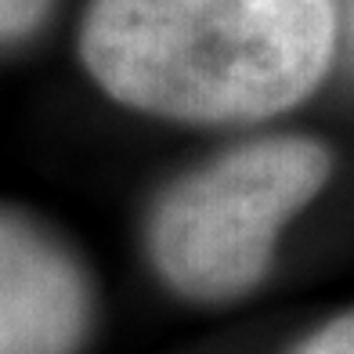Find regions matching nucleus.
<instances>
[{
  "instance_id": "5",
  "label": "nucleus",
  "mask_w": 354,
  "mask_h": 354,
  "mask_svg": "<svg viewBox=\"0 0 354 354\" xmlns=\"http://www.w3.org/2000/svg\"><path fill=\"white\" fill-rule=\"evenodd\" d=\"M289 354H354V308L318 326Z\"/></svg>"
},
{
  "instance_id": "3",
  "label": "nucleus",
  "mask_w": 354,
  "mask_h": 354,
  "mask_svg": "<svg viewBox=\"0 0 354 354\" xmlns=\"http://www.w3.org/2000/svg\"><path fill=\"white\" fill-rule=\"evenodd\" d=\"M87 329L91 289L73 253L0 210V354H76Z\"/></svg>"
},
{
  "instance_id": "4",
  "label": "nucleus",
  "mask_w": 354,
  "mask_h": 354,
  "mask_svg": "<svg viewBox=\"0 0 354 354\" xmlns=\"http://www.w3.org/2000/svg\"><path fill=\"white\" fill-rule=\"evenodd\" d=\"M55 0H0V47L33 37Z\"/></svg>"
},
{
  "instance_id": "1",
  "label": "nucleus",
  "mask_w": 354,
  "mask_h": 354,
  "mask_svg": "<svg viewBox=\"0 0 354 354\" xmlns=\"http://www.w3.org/2000/svg\"><path fill=\"white\" fill-rule=\"evenodd\" d=\"M333 0H91L80 62L112 102L174 123H257L311 98Z\"/></svg>"
},
{
  "instance_id": "2",
  "label": "nucleus",
  "mask_w": 354,
  "mask_h": 354,
  "mask_svg": "<svg viewBox=\"0 0 354 354\" xmlns=\"http://www.w3.org/2000/svg\"><path fill=\"white\" fill-rule=\"evenodd\" d=\"M333 177V149L311 134H271L206 159L156 199L149 261L177 297L232 304L253 293L279 235Z\"/></svg>"
}]
</instances>
